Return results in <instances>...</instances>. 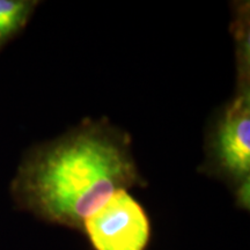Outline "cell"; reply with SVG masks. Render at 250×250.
Returning <instances> with one entry per match:
<instances>
[{
	"mask_svg": "<svg viewBox=\"0 0 250 250\" xmlns=\"http://www.w3.org/2000/svg\"><path fill=\"white\" fill-rule=\"evenodd\" d=\"M142 182L126 134L107 122L86 121L31 149L12 190L37 214L83 226L115 192Z\"/></svg>",
	"mask_w": 250,
	"mask_h": 250,
	"instance_id": "6da1fadb",
	"label": "cell"
},
{
	"mask_svg": "<svg viewBox=\"0 0 250 250\" xmlns=\"http://www.w3.org/2000/svg\"><path fill=\"white\" fill-rule=\"evenodd\" d=\"M96 250H144L151 227L145 211L126 190H118L83 225Z\"/></svg>",
	"mask_w": 250,
	"mask_h": 250,
	"instance_id": "7a4b0ae2",
	"label": "cell"
},
{
	"mask_svg": "<svg viewBox=\"0 0 250 250\" xmlns=\"http://www.w3.org/2000/svg\"><path fill=\"white\" fill-rule=\"evenodd\" d=\"M218 165L234 180L248 179L250 171V94L248 83L228 105L214 142Z\"/></svg>",
	"mask_w": 250,
	"mask_h": 250,
	"instance_id": "3957f363",
	"label": "cell"
},
{
	"mask_svg": "<svg viewBox=\"0 0 250 250\" xmlns=\"http://www.w3.org/2000/svg\"><path fill=\"white\" fill-rule=\"evenodd\" d=\"M36 1L0 0V48L26 26Z\"/></svg>",
	"mask_w": 250,
	"mask_h": 250,
	"instance_id": "277c9868",
	"label": "cell"
},
{
	"mask_svg": "<svg viewBox=\"0 0 250 250\" xmlns=\"http://www.w3.org/2000/svg\"><path fill=\"white\" fill-rule=\"evenodd\" d=\"M237 199L241 203L243 206H249V177L248 179L243 180L240 186L239 190H237Z\"/></svg>",
	"mask_w": 250,
	"mask_h": 250,
	"instance_id": "5b68a950",
	"label": "cell"
}]
</instances>
